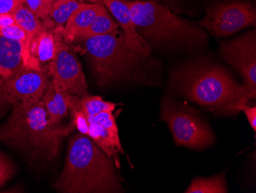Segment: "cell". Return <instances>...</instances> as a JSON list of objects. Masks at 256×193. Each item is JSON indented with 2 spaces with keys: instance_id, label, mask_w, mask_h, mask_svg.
<instances>
[{
  "instance_id": "603a6c76",
  "label": "cell",
  "mask_w": 256,
  "mask_h": 193,
  "mask_svg": "<svg viewBox=\"0 0 256 193\" xmlns=\"http://www.w3.org/2000/svg\"><path fill=\"white\" fill-rule=\"evenodd\" d=\"M15 172L16 167L14 162L0 151V188L14 176Z\"/></svg>"
},
{
  "instance_id": "9c48e42d",
  "label": "cell",
  "mask_w": 256,
  "mask_h": 193,
  "mask_svg": "<svg viewBox=\"0 0 256 193\" xmlns=\"http://www.w3.org/2000/svg\"><path fill=\"white\" fill-rule=\"evenodd\" d=\"M48 83L42 70L25 66L8 77L0 78V108L42 100Z\"/></svg>"
},
{
  "instance_id": "83f0119b",
  "label": "cell",
  "mask_w": 256,
  "mask_h": 193,
  "mask_svg": "<svg viewBox=\"0 0 256 193\" xmlns=\"http://www.w3.org/2000/svg\"><path fill=\"white\" fill-rule=\"evenodd\" d=\"M130 1H144V0H130ZM148 1H153V2L159 3L162 4V3H166L168 4L174 5V3L176 2L175 0H148Z\"/></svg>"
},
{
  "instance_id": "6da1fadb",
  "label": "cell",
  "mask_w": 256,
  "mask_h": 193,
  "mask_svg": "<svg viewBox=\"0 0 256 193\" xmlns=\"http://www.w3.org/2000/svg\"><path fill=\"white\" fill-rule=\"evenodd\" d=\"M170 87L180 96L222 115H234L248 103L242 86L222 66L190 61L174 70Z\"/></svg>"
},
{
  "instance_id": "ba28073f",
  "label": "cell",
  "mask_w": 256,
  "mask_h": 193,
  "mask_svg": "<svg viewBox=\"0 0 256 193\" xmlns=\"http://www.w3.org/2000/svg\"><path fill=\"white\" fill-rule=\"evenodd\" d=\"M220 55L224 61L236 70L248 100L256 98V33L248 32L234 40L220 44Z\"/></svg>"
},
{
  "instance_id": "e0dca14e",
  "label": "cell",
  "mask_w": 256,
  "mask_h": 193,
  "mask_svg": "<svg viewBox=\"0 0 256 193\" xmlns=\"http://www.w3.org/2000/svg\"><path fill=\"white\" fill-rule=\"evenodd\" d=\"M118 29L117 21L110 15L108 9L103 5L90 27L82 34L78 40L110 34Z\"/></svg>"
},
{
  "instance_id": "2e32d148",
  "label": "cell",
  "mask_w": 256,
  "mask_h": 193,
  "mask_svg": "<svg viewBox=\"0 0 256 193\" xmlns=\"http://www.w3.org/2000/svg\"><path fill=\"white\" fill-rule=\"evenodd\" d=\"M32 54L38 63H48L53 59L56 50V40L54 36L43 29L36 37L33 39L30 47Z\"/></svg>"
},
{
  "instance_id": "52a82bcc",
  "label": "cell",
  "mask_w": 256,
  "mask_h": 193,
  "mask_svg": "<svg viewBox=\"0 0 256 193\" xmlns=\"http://www.w3.org/2000/svg\"><path fill=\"white\" fill-rule=\"evenodd\" d=\"M256 7L248 1L224 0L208 6L202 20L197 22L212 37H226L242 29L254 27Z\"/></svg>"
},
{
  "instance_id": "cb8c5ba5",
  "label": "cell",
  "mask_w": 256,
  "mask_h": 193,
  "mask_svg": "<svg viewBox=\"0 0 256 193\" xmlns=\"http://www.w3.org/2000/svg\"><path fill=\"white\" fill-rule=\"evenodd\" d=\"M88 122H94L103 127L113 129V130H118L112 112H100L94 116H88Z\"/></svg>"
},
{
  "instance_id": "44dd1931",
  "label": "cell",
  "mask_w": 256,
  "mask_h": 193,
  "mask_svg": "<svg viewBox=\"0 0 256 193\" xmlns=\"http://www.w3.org/2000/svg\"><path fill=\"white\" fill-rule=\"evenodd\" d=\"M80 106L87 116H94L100 112H113L117 104L106 102L100 96H86L80 97Z\"/></svg>"
},
{
  "instance_id": "3957f363",
  "label": "cell",
  "mask_w": 256,
  "mask_h": 193,
  "mask_svg": "<svg viewBox=\"0 0 256 193\" xmlns=\"http://www.w3.org/2000/svg\"><path fill=\"white\" fill-rule=\"evenodd\" d=\"M53 187L62 193L124 192L113 159L82 133L69 141L64 169Z\"/></svg>"
},
{
  "instance_id": "8992f818",
  "label": "cell",
  "mask_w": 256,
  "mask_h": 193,
  "mask_svg": "<svg viewBox=\"0 0 256 193\" xmlns=\"http://www.w3.org/2000/svg\"><path fill=\"white\" fill-rule=\"evenodd\" d=\"M160 119L168 124L178 145L204 149L215 142V135L198 111L170 96L162 99Z\"/></svg>"
},
{
  "instance_id": "f546056e",
  "label": "cell",
  "mask_w": 256,
  "mask_h": 193,
  "mask_svg": "<svg viewBox=\"0 0 256 193\" xmlns=\"http://www.w3.org/2000/svg\"><path fill=\"white\" fill-rule=\"evenodd\" d=\"M54 2H60V1H68V0H53Z\"/></svg>"
},
{
  "instance_id": "484cf974",
  "label": "cell",
  "mask_w": 256,
  "mask_h": 193,
  "mask_svg": "<svg viewBox=\"0 0 256 193\" xmlns=\"http://www.w3.org/2000/svg\"><path fill=\"white\" fill-rule=\"evenodd\" d=\"M241 111L245 113L250 122V126L256 132V106H248L247 105L241 108Z\"/></svg>"
},
{
  "instance_id": "5bb4252c",
  "label": "cell",
  "mask_w": 256,
  "mask_h": 193,
  "mask_svg": "<svg viewBox=\"0 0 256 193\" xmlns=\"http://www.w3.org/2000/svg\"><path fill=\"white\" fill-rule=\"evenodd\" d=\"M67 91L54 80L48 83L43 94L42 100L48 112L50 123L58 126L60 121L68 113L66 94Z\"/></svg>"
},
{
  "instance_id": "4316f807",
  "label": "cell",
  "mask_w": 256,
  "mask_h": 193,
  "mask_svg": "<svg viewBox=\"0 0 256 193\" xmlns=\"http://www.w3.org/2000/svg\"><path fill=\"white\" fill-rule=\"evenodd\" d=\"M16 24L12 14H0V28Z\"/></svg>"
},
{
  "instance_id": "d4e9b609",
  "label": "cell",
  "mask_w": 256,
  "mask_h": 193,
  "mask_svg": "<svg viewBox=\"0 0 256 193\" xmlns=\"http://www.w3.org/2000/svg\"><path fill=\"white\" fill-rule=\"evenodd\" d=\"M25 0H0V14H12Z\"/></svg>"
},
{
  "instance_id": "d6986e66",
  "label": "cell",
  "mask_w": 256,
  "mask_h": 193,
  "mask_svg": "<svg viewBox=\"0 0 256 193\" xmlns=\"http://www.w3.org/2000/svg\"><path fill=\"white\" fill-rule=\"evenodd\" d=\"M186 193L228 192L225 173H220L210 178H194Z\"/></svg>"
},
{
  "instance_id": "7c38bea8",
  "label": "cell",
  "mask_w": 256,
  "mask_h": 193,
  "mask_svg": "<svg viewBox=\"0 0 256 193\" xmlns=\"http://www.w3.org/2000/svg\"><path fill=\"white\" fill-rule=\"evenodd\" d=\"M93 142L115 161V165L120 168V154L124 153L119 138L118 130L108 129L94 122H89L88 135Z\"/></svg>"
},
{
  "instance_id": "5b68a950",
  "label": "cell",
  "mask_w": 256,
  "mask_h": 193,
  "mask_svg": "<svg viewBox=\"0 0 256 193\" xmlns=\"http://www.w3.org/2000/svg\"><path fill=\"white\" fill-rule=\"evenodd\" d=\"M82 40L98 83L102 86L112 82L142 80L144 72L148 70V57L132 50L119 29L110 34Z\"/></svg>"
},
{
  "instance_id": "ac0fdd59",
  "label": "cell",
  "mask_w": 256,
  "mask_h": 193,
  "mask_svg": "<svg viewBox=\"0 0 256 193\" xmlns=\"http://www.w3.org/2000/svg\"><path fill=\"white\" fill-rule=\"evenodd\" d=\"M16 24L25 31L31 47L33 39L44 29L38 17L28 10L26 4H22L12 13Z\"/></svg>"
},
{
  "instance_id": "f1b7e54d",
  "label": "cell",
  "mask_w": 256,
  "mask_h": 193,
  "mask_svg": "<svg viewBox=\"0 0 256 193\" xmlns=\"http://www.w3.org/2000/svg\"><path fill=\"white\" fill-rule=\"evenodd\" d=\"M78 1L82 3H84V1H88L90 4H102L103 2V0H78Z\"/></svg>"
},
{
  "instance_id": "7a4b0ae2",
  "label": "cell",
  "mask_w": 256,
  "mask_h": 193,
  "mask_svg": "<svg viewBox=\"0 0 256 193\" xmlns=\"http://www.w3.org/2000/svg\"><path fill=\"white\" fill-rule=\"evenodd\" d=\"M126 2L136 33L151 50L192 53L208 44L202 27L178 17L168 6L148 0Z\"/></svg>"
},
{
  "instance_id": "30bf717a",
  "label": "cell",
  "mask_w": 256,
  "mask_h": 193,
  "mask_svg": "<svg viewBox=\"0 0 256 193\" xmlns=\"http://www.w3.org/2000/svg\"><path fill=\"white\" fill-rule=\"evenodd\" d=\"M50 72L52 80L62 86L68 93L79 97L88 95V85L82 66L70 48L62 42H56Z\"/></svg>"
},
{
  "instance_id": "ffe728a7",
  "label": "cell",
  "mask_w": 256,
  "mask_h": 193,
  "mask_svg": "<svg viewBox=\"0 0 256 193\" xmlns=\"http://www.w3.org/2000/svg\"><path fill=\"white\" fill-rule=\"evenodd\" d=\"M82 4V2L78 0L54 2L50 11V17L58 26L62 27L67 23L72 14Z\"/></svg>"
},
{
  "instance_id": "9a60e30c",
  "label": "cell",
  "mask_w": 256,
  "mask_h": 193,
  "mask_svg": "<svg viewBox=\"0 0 256 193\" xmlns=\"http://www.w3.org/2000/svg\"><path fill=\"white\" fill-rule=\"evenodd\" d=\"M24 67L22 47L16 40L0 35V78L14 74Z\"/></svg>"
},
{
  "instance_id": "277c9868",
  "label": "cell",
  "mask_w": 256,
  "mask_h": 193,
  "mask_svg": "<svg viewBox=\"0 0 256 193\" xmlns=\"http://www.w3.org/2000/svg\"><path fill=\"white\" fill-rule=\"evenodd\" d=\"M60 129L50 123L42 100L24 102L12 108L0 125V142L33 158L52 159L60 151Z\"/></svg>"
},
{
  "instance_id": "7402d4cb",
  "label": "cell",
  "mask_w": 256,
  "mask_h": 193,
  "mask_svg": "<svg viewBox=\"0 0 256 193\" xmlns=\"http://www.w3.org/2000/svg\"><path fill=\"white\" fill-rule=\"evenodd\" d=\"M53 0H25V4L38 19L46 20L50 17Z\"/></svg>"
},
{
  "instance_id": "4fadbf2b",
  "label": "cell",
  "mask_w": 256,
  "mask_h": 193,
  "mask_svg": "<svg viewBox=\"0 0 256 193\" xmlns=\"http://www.w3.org/2000/svg\"><path fill=\"white\" fill-rule=\"evenodd\" d=\"M103 4L83 3L72 14L64 27V37L68 41L78 40L80 36L90 27L102 9Z\"/></svg>"
},
{
  "instance_id": "8fae6325",
  "label": "cell",
  "mask_w": 256,
  "mask_h": 193,
  "mask_svg": "<svg viewBox=\"0 0 256 193\" xmlns=\"http://www.w3.org/2000/svg\"><path fill=\"white\" fill-rule=\"evenodd\" d=\"M102 4L110 11L119 27L123 30L128 46L139 54L149 57L152 50L136 33L126 0H103Z\"/></svg>"
}]
</instances>
